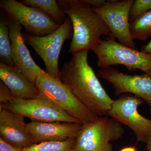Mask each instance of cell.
<instances>
[{"label":"cell","instance_id":"cell-19","mask_svg":"<svg viewBox=\"0 0 151 151\" xmlns=\"http://www.w3.org/2000/svg\"><path fill=\"white\" fill-rule=\"evenodd\" d=\"M75 139L60 142H47L34 144L22 151H75Z\"/></svg>","mask_w":151,"mask_h":151},{"label":"cell","instance_id":"cell-6","mask_svg":"<svg viewBox=\"0 0 151 151\" xmlns=\"http://www.w3.org/2000/svg\"><path fill=\"white\" fill-rule=\"evenodd\" d=\"M122 124L107 116L94 122L82 124L75 139V151H113L111 142L124 134Z\"/></svg>","mask_w":151,"mask_h":151},{"label":"cell","instance_id":"cell-13","mask_svg":"<svg viewBox=\"0 0 151 151\" xmlns=\"http://www.w3.org/2000/svg\"><path fill=\"white\" fill-rule=\"evenodd\" d=\"M24 118L20 114L0 108V137L21 150L36 144L28 130Z\"/></svg>","mask_w":151,"mask_h":151},{"label":"cell","instance_id":"cell-23","mask_svg":"<svg viewBox=\"0 0 151 151\" xmlns=\"http://www.w3.org/2000/svg\"><path fill=\"white\" fill-rule=\"evenodd\" d=\"M82 1L84 4L95 8L102 6L106 2V0H82Z\"/></svg>","mask_w":151,"mask_h":151},{"label":"cell","instance_id":"cell-8","mask_svg":"<svg viewBox=\"0 0 151 151\" xmlns=\"http://www.w3.org/2000/svg\"><path fill=\"white\" fill-rule=\"evenodd\" d=\"M134 0H108L102 6L92 7L110 30V36L133 49L136 45L130 30L129 12Z\"/></svg>","mask_w":151,"mask_h":151},{"label":"cell","instance_id":"cell-25","mask_svg":"<svg viewBox=\"0 0 151 151\" xmlns=\"http://www.w3.org/2000/svg\"><path fill=\"white\" fill-rule=\"evenodd\" d=\"M146 149L147 151H151V136L146 142Z\"/></svg>","mask_w":151,"mask_h":151},{"label":"cell","instance_id":"cell-4","mask_svg":"<svg viewBox=\"0 0 151 151\" xmlns=\"http://www.w3.org/2000/svg\"><path fill=\"white\" fill-rule=\"evenodd\" d=\"M91 50L97 55L100 68L122 65L129 70H141L151 77V54L123 45L111 37L101 40Z\"/></svg>","mask_w":151,"mask_h":151},{"label":"cell","instance_id":"cell-10","mask_svg":"<svg viewBox=\"0 0 151 151\" xmlns=\"http://www.w3.org/2000/svg\"><path fill=\"white\" fill-rule=\"evenodd\" d=\"M143 102L140 98L132 94H122L114 100L108 116L130 128L134 133L138 142L146 143L151 136V120L138 111V107Z\"/></svg>","mask_w":151,"mask_h":151},{"label":"cell","instance_id":"cell-20","mask_svg":"<svg viewBox=\"0 0 151 151\" xmlns=\"http://www.w3.org/2000/svg\"><path fill=\"white\" fill-rule=\"evenodd\" d=\"M151 10V0H134L129 12L130 22Z\"/></svg>","mask_w":151,"mask_h":151},{"label":"cell","instance_id":"cell-15","mask_svg":"<svg viewBox=\"0 0 151 151\" xmlns=\"http://www.w3.org/2000/svg\"><path fill=\"white\" fill-rule=\"evenodd\" d=\"M0 78L14 98H31L39 95L37 88L15 65L0 62Z\"/></svg>","mask_w":151,"mask_h":151},{"label":"cell","instance_id":"cell-3","mask_svg":"<svg viewBox=\"0 0 151 151\" xmlns=\"http://www.w3.org/2000/svg\"><path fill=\"white\" fill-rule=\"evenodd\" d=\"M35 85L41 95L81 124L99 119V117L87 108L61 80L47 73H44L38 76Z\"/></svg>","mask_w":151,"mask_h":151},{"label":"cell","instance_id":"cell-7","mask_svg":"<svg viewBox=\"0 0 151 151\" xmlns=\"http://www.w3.org/2000/svg\"><path fill=\"white\" fill-rule=\"evenodd\" d=\"M0 108L20 114L30 119L32 122L81 124L40 94L31 98H14L8 104L0 105Z\"/></svg>","mask_w":151,"mask_h":151},{"label":"cell","instance_id":"cell-18","mask_svg":"<svg viewBox=\"0 0 151 151\" xmlns=\"http://www.w3.org/2000/svg\"><path fill=\"white\" fill-rule=\"evenodd\" d=\"M130 30L133 40H147L151 36V10L130 23Z\"/></svg>","mask_w":151,"mask_h":151},{"label":"cell","instance_id":"cell-24","mask_svg":"<svg viewBox=\"0 0 151 151\" xmlns=\"http://www.w3.org/2000/svg\"><path fill=\"white\" fill-rule=\"evenodd\" d=\"M141 51L147 54H151V40L141 47Z\"/></svg>","mask_w":151,"mask_h":151},{"label":"cell","instance_id":"cell-2","mask_svg":"<svg viewBox=\"0 0 151 151\" xmlns=\"http://www.w3.org/2000/svg\"><path fill=\"white\" fill-rule=\"evenodd\" d=\"M57 2L72 22L73 37L68 53L73 55L83 50H91L99 43L102 36L110 35L107 25L82 0H58Z\"/></svg>","mask_w":151,"mask_h":151},{"label":"cell","instance_id":"cell-22","mask_svg":"<svg viewBox=\"0 0 151 151\" xmlns=\"http://www.w3.org/2000/svg\"><path fill=\"white\" fill-rule=\"evenodd\" d=\"M0 151H22V150L12 146L0 137Z\"/></svg>","mask_w":151,"mask_h":151},{"label":"cell","instance_id":"cell-26","mask_svg":"<svg viewBox=\"0 0 151 151\" xmlns=\"http://www.w3.org/2000/svg\"><path fill=\"white\" fill-rule=\"evenodd\" d=\"M120 151H137L134 147H126L122 149Z\"/></svg>","mask_w":151,"mask_h":151},{"label":"cell","instance_id":"cell-14","mask_svg":"<svg viewBox=\"0 0 151 151\" xmlns=\"http://www.w3.org/2000/svg\"><path fill=\"white\" fill-rule=\"evenodd\" d=\"M82 125L69 122H31L27 124V127L36 143L37 144L76 139Z\"/></svg>","mask_w":151,"mask_h":151},{"label":"cell","instance_id":"cell-17","mask_svg":"<svg viewBox=\"0 0 151 151\" xmlns=\"http://www.w3.org/2000/svg\"><path fill=\"white\" fill-rule=\"evenodd\" d=\"M22 4L28 6L40 9L50 16L60 26L65 22L67 16L60 9L55 0H22Z\"/></svg>","mask_w":151,"mask_h":151},{"label":"cell","instance_id":"cell-27","mask_svg":"<svg viewBox=\"0 0 151 151\" xmlns=\"http://www.w3.org/2000/svg\"><path fill=\"white\" fill-rule=\"evenodd\" d=\"M147 151V150H144V151Z\"/></svg>","mask_w":151,"mask_h":151},{"label":"cell","instance_id":"cell-21","mask_svg":"<svg viewBox=\"0 0 151 151\" xmlns=\"http://www.w3.org/2000/svg\"><path fill=\"white\" fill-rule=\"evenodd\" d=\"M14 98L11 90L2 81L0 82V105L10 103Z\"/></svg>","mask_w":151,"mask_h":151},{"label":"cell","instance_id":"cell-1","mask_svg":"<svg viewBox=\"0 0 151 151\" xmlns=\"http://www.w3.org/2000/svg\"><path fill=\"white\" fill-rule=\"evenodd\" d=\"M89 50L72 55L60 69V78L98 117L108 116L114 100L105 91L88 61Z\"/></svg>","mask_w":151,"mask_h":151},{"label":"cell","instance_id":"cell-12","mask_svg":"<svg viewBox=\"0 0 151 151\" xmlns=\"http://www.w3.org/2000/svg\"><path fill=\"white\" fill-rule=\"evenodd\" d=\"M12 53L15 66L33 84L38 76L46 73L33 59L26 45L22 33V26L16 20L8 16Z\"/></svg>","mask_w":151,"mask_h":151},{"label":"cell","instance_id":"cell-9","mask_svg":"<svg viewBox=\"0 0 151 151\" xmlns=\"http://www.w3.org/2000/svg\"><path fill=\"white\" fill-rule=\"evenodd\" d=\"M0 8L23 26L27 33L31 35H47L60 26L40 9L24 5L16 0H1Z\"/></svg>","mask_w":151,"mask_h":151},{"label":"cell","instance_id":"cell-11","mask_svg":"<svg viewBox=\"0 0 151 151\" xmlns=\"http://www.w3.org/2000/svg\"><path fill=\"white\" fill-rule=\"evenodd\" d=\"M97 75L112 84L116 96L132 94L147 103L151 113V77L145 74L129 75L110 67L100 68Z\"/></svg>","mask_w":151,"mask_h":151},{"label":"cell","instance_id":"cell-5","mask_svg":"<svg viewBox=\"0 0 151 151\" xmlns=\"http://www.w3.org/2000/svg\"><path fill=\"white\" fill-rule=\"evenodd\" d=\"M73 34L72 22L67 16L65 22L50 34L36 36L25 33L23 35L25 43L43 60L47 74L60 80L58 63L60 51L65 41L72 39Z\"/></svg>","mask_w":151,"mask_h":151},{"label":"cell","instance_id":"cell-16","mask_svg":"<svg viewBox=\"0 0 151 151\" xmlns=\"http://www.w3.org/2000/svg\"><path fill=\"white\" fill-rule=\"evenodd\" d=\"M4 12L2 9L0 16V60L1 62L13 66L8 21Z\"/></svg>","mask_w":151,"mask_h":151}]
</instances>
